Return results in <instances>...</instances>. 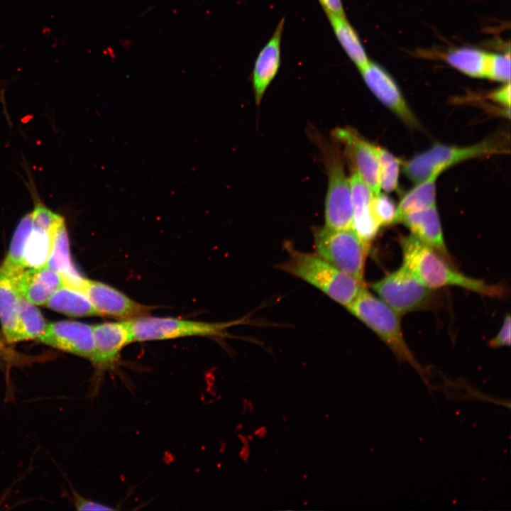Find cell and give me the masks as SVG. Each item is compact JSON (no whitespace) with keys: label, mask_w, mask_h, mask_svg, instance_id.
<instances>
[{"label":"cell","mask_w":511,"mask_h":511,"mask_svg":"<svg viewBox=\"0 0 511 511\" xmlns=\"http://www.w3.org/2000/svg\"><path fill=\"white\" fill-rule=\"evenodd\" d=\"M94 353L91 360L97 369L112 368L122 348L131 343L126 320L92 325Z\"/></svg>","instance_id":"13"},{"label":"cell","mask_w":511,"mask_h":511,"mask_svg":"<svg viewBox=\"0 0 511 511\" xmlns=\"http://www.w3.org/2000/svg\"><path fill=\"white\" fill-rule=\"evenodd\" d=\"M41 342L83 358H92L94 338L91 325L60 321L47 324L44 333L38 339Z\"/></svg>","instance_id":"12"},{"label":"cell","mask_w":511,"mask_h":511,"mask_svg":"<svg viewBox=\"0 0 511 511\" xmlns=\"http://www.w3.org/2000/svg\"><path fill=\"white\" fill-rule=\"evenodd\" d=\"M324 159L328 174V189L325 199V227L331 229L353 228V206L349 180L336 147H324Z\"/></svg>","instance_id":"8"},{"label":"cell","mask_w":511,"mask_h":511,"mask_svg":"<svg viewBox=\"0 0 511 511\" xmlns=\"http://www.w3.org/2000/svg\"><path fill=\"white\" fill-rule=\"evenodd\" d=\"M489 97L495 102L509 109L510 106V82H505L502 87L492 92Z\"/></svg>","instance_id":"32"},{"label":"cell","mask_w":511,"mask_h":511,"mask_svg":"<svg viewBox=\"0 0 511 511\" xmlns=\"http://www.w3.org/2000/svg\"><path fill=\"white\" fill-rule=\"evenodd\" d=\"M32 214L25 215L19 221L2 266V272L10 279L21 273L26 268L23 264L25 245L32 230Z\"/></svg>","instance_id":"24"},{"label":"cell","mask_w":511,"mask_h":511,"mask_svg":"<svg viewBox=\"0 0 511 511\" xmlns=\"http://www.w3.org/2000/svg\"><path fill=\"white\" fill-rule=\"evenodd\" d=\"M79 290L86 295L99 316L129 320L146 316L153 309L99 281L83 278Z\"/></svg>","instance_id":"9"},{"label":"cell","mask_w":511,"mask_h":511,"mask_svg":"<svg viewBox=\"0 0 511 511\" xmlns=\"http://www.w3.org/2000/svg\"><path fill=\"white\" fill-rule=\"evenodd\" d=\"M75 505L78 510H113L114 508L75 495Z\"/></svg>","instance_id":"33"},{"label":"cell","mask_w":511,"mask_h":511,"mask_svg":"<svg viewBox=\"0 0 511 511\" xmlns=\"http://www.w3.org/2000/svg\"><path fill=\"white\" fill-rule=\"evenodd\" d=\"M486 77L490 79L507 82L510 79V55L507 53H489Z\"/></svg>","instance_id":"29"},{"label":"cell","mask_w":511,"mask_h":511,"mask_svg":"<svg viewBox=\"0 0 511 511\" xmlns=\"http://www.w3.org/2000/svg\"><path fill=\"white\" fill-rule=\"evenodd\" d=\"M440 174L433 173L417 182L403 196L397 207L395 224L400 222L407 214L436 206V181Z\"/></svg>","instance_id":"20"},{"label":"cell","mask_w":511,"mask_h":511,"mask_svg":"<svg viewBox=\"0 0 511 511\" xmlns=\"http://www.w3.org/2000/svg\"><path fill=\"white\" fill-rule=\"evenodd\" d=\"M349 182L353 213V229L364 241L370 244L380 228L371 211V202L374 194L354 171Z\"/></svg>","instance_id":"16"},{"label":"cell","mask_w":511,"mask_h":511,"mask_svg":"<svg viewBox=\"0 0 511 511\" xmlns=\"http://www.w3.org/2000/svg\"><path fill=\"white\" fill-rule=\"evenodd\" d=\"M19 321L23 340L38 339L47 326L40 310L20 294Z\"/></svg>","instance_id":"26"},{"label":"cell","mask_w":511,"mask_h":511,"mask_svg":"<svg viewBox=\"0 0 511 511\" xmlns=\"http://www.w3.org/2000/svg\"><path fill=\"white\" fill-rule=\"evenodd\" d=\"M397 207L385 193L375 194L371 202L373 215L380 227L395 224Z\"/></svg>","instance_id":"28"},{"label":"cell","mask_w":511,"mask_h":511,"mask_svg":"<svg viewBox=\"0 0 511 511\" xmlns=\"http://www.w3.org/2000/svg\"><path fill=\"white\" fill-rule=\"evenodd\" d=\"M326 13L346 16L341 0H318Z\"/></svg>","instance_id":"34"},{"label":"cell","mask_w":511,"mask_h":511,"mask_svg":"<svg viewBox=\"0 0 511 511\" xmlns=\"http://www.w3.org/2000/svg\"><path fill=\"white\" fill-rule=\"evenodd\" d=\"M126 321L131 343L187 336H223L226 334L227 329L245 322L244 319H239L221 323H209L148 315Z\"/></svg>","instance_id":"5"},{"label":"cell","mask_w":511,"mask_h":511,"mask_svg":"<svg viewBox=\"0 0 511 511\" xmlns=\"http://www.w3.org/2000/svg\"><path fill=\"white\" fill-rule=\"evenodd\" d=\"M52 242L46 266L67 278L79 275L72 263L65 219L51 231Z\"/></svg>","instance_id":"22"},{"label":"cell","mask_w":511,"mask_h":511,"mask_svg":"<svg viewBox=\"0 0 511 511\" xmlns=\"http://www.w3.org/2000/svg\"><path fill=\"white\" fill-rule=\"evenodd\" d=\"M0 321L8 342L23 340L19 321V293L0 268Z\"/></svg>","instance_id":"18"},{"label":"cell","mask_w":511,"mask_h":511,"mask_svg":"<svg viewBox=\"0 0 511 511\" xmlns=\"http://www.w3.org/2000/svg\"><path fill=\"white\" fill-rule=\"evenodd\" d=\"M489 53L473 47L449 51L445 60L454 68L473 77H486Z\"/></svg>","instance_id":"23"},{"label":"cell","mask_w":511,"mask_h":511,"mask_svg":"<svg viewBox=\"0 0 511 511\" xmlns=\"http://www.w3.org/2000/svg\"><path fill=\"white\" fill-rule=\"evenodd\" d=\"M288 258L278 268L324 292L336 302L348 306L365 287L364 282L336 268L317 253L300 252L287 244Z\"/></svg>","instance_id":"2"},{"label":"cell","mask_w":511,"mask_h":511,"mask_svg":"<svg viewBox=\"0 0 511 511\" xmlns=\"http://www.w3.org/2000/svg\"><path fill=\"white\" fill-rule=\"evenodd\" d=\"M11 280L18 292L35 305H44L65 285L62 275L46 265L26 268Z\"/></svg>","instance_id":"15"},{"label":"cell","mask_w":511,"mask_h":511,"mask_svg":"<svg viewBox=\"0 0 511 511\" xmlns=\"http://www.w3.org/2000/svg\"><path fill=\"white\" fill-rule=\"evenodd\" d=\"M285 18L278 23L273 34L259 52L252 72V84L256 104L276 76L281 63V41Z\"/></svg>","instance_id":"14"},{"label":"cell","mask_w":511,"mask_h":511,"mask_svg":"<svg viewBox=\"0 0 511 511\" xmlns=\"http://www.w3.org/2000/svg\"><path fill=\"white\" fill-rule=\"evenodd\" d=\"M411 234L452 264L436 206L405 215L400 221Z\"/></svg>","instance_id":"17"},{"label":"cell","mask_w":511,"mask_h":511,"mask_svg":"<svg viewBox=\"0 0 511 511\" xmlns=\"http://www.w3.org/2000/svg\"><path fill=\"white\" fill-rule=\"evenodd\" d=\"M399 241L403 265L432 290L456 286L492 297L501 298L506 295V289L501 285L488 284L457 271L451 263L412 234L400 237Z\"/></svg>","instance_id":"1"},{"label":"cell","mask_w":511,"mask_h":511,"mask_svg":"<svg viewBox=\"0 0 511 511\" xmlns=\"http://www.w3.org/2000/svg\"><path fill=\"white\" fill-rule=\"evenodd\" d=\"M1 343H0V349H1Z\"/></svg>","instance_id":"35"},{"label":"cell","mask_w":511,"mask_h":511,"mask_svg":"<svg viewBox=\"0 0 511 511\" xmlns=\"http://www.w3.org/2000/svg\"><path fill=\"white\" fill-rule=\"evenodd\" d=\"M334 137L344 145L346 153L352 162L353 171L368 186L374 195L378 194L380 187L375 145L348 128L336 129Z\"/></svg>","instance_id":"11"},{"label":"cell","mask_w":511,"mask_h":511,"mask_svg":"<svg viewBox=\"0 0 511 511\" xmlns=\"http://www.w3.org/2000/svg\"><path fill=\"white\" fill-rule=\"evenodd\" d=\"M336 39L348 57L361 70L370 60L356 30L346 16L326 13Z\"/></svg>","instance_id":"21"},{"label":"cell","mask_w":511,"mask_h":511,"mask_svg":"<svg viewBox=\"0 0 511 511\" xmlns=\"http://www.w3.org/2000/svg\"><path fill=\"white\" fill-rule=\"evenodd\" d=\"M504 151L505 146L499 141L490 139L466 147L436 144L407 161L403 170L416 184L462 161Z\"/></svg>","instance_id":"6"},{"label":"cell","mask_w":511,"mask_h":511,"mask_svg":"<svg viewBox=\"0 0 511 511\" xmlns=\"http://www.w3.org/2000/svg\"><path fill=\"white\" fill-rule=\"evenodd\" d=\"M51 242V233L32 228L23 251L24 268H38L45 266L50 254Z\"/></svg>","instance_id":"25"},{"label":"cell","mask_w":511,"mask_h":511,"mask_svg":"<svg viewBox=\"0 0 511 511\" xmlns=\"http://www.w3.org/2000/svg\"><path fill=\"white\" fill-rule=\"evenodd\" d=\"M359 71L367 87L382 104L410 127L419 126L418 121L399 87L387 70L369 60Z\"/></svg>","instance_id":"10"},{"label":"cell","mask_w":511,"mask_h":511,"mask_svg":"<svg viewBox=\"0 0 511 511\" xmlns=\"http://www.w3.org/2000/svg\"><path fill=\"white\" fill-rule=\"evenodd\" d=\"M31 214L33 228L48 233L64 219L42 204H38Z\"/></svg>","instance_id":"30"},{"label":"cell","mask_w":511,"mask_h":511,"mask_svg":"<svg viewBox=\"0 0 511 511\" xmlns=\"http://www.w3.org/2000/svg\"><path fill=\"white\" fill-rule=\"evenodd\" d=\"M510 315L507 314L503 320L502 326L496 336L489 341L493 348L510 346Z\"/></svg>","instance_id":"31"},{"label":"cell","mask_w":511,"mask_h":511,"mask_svg":"<svg viewBox=\"0 0 511 511\" xmlns=\"http://www.w3.org/2000/svg\"><path fill=\"white\" fill-rule=\"evenodd\" d=\"M380 299L400 316L427 307L432 289L424 285L405 265L370 285Z\"/></svg>","instance_id":"7"},{"label":"cell","mask_w":511,"mask_h":511,"mask_svg":"<svg viewBox=\"0 0 511 511\" xmlns=\"http://www.w3.org/2000/svg\"><path fill=\"white\" fill-rule=\"evenodd\" d=\"M314 239L317 254L339 270L364 282V268L370 244L353 228H317L314 231Z\"/></svg>","instance_id":"4"},{"label":"cell","mask_w":511,"mask_h":511,"mask_svg":"<svg viewBox=\"0 0 511 511\" xmlns=\"http://www.w3.org/2000/svg\"><path fill=\"white\" fill-rule=\"evenodd\" d=\"M379 165L380 187L385 192L395 190L398 186L401 160L387 150L375 145Z\"/></svg>","instance_id":"27"},{"label":"cell","mask_w":511,"mask_h":511,"mask_svg":"<svg viewBox=\"0 0 511 511\" xmlns=\"http://www.w3.org/2000/svg\"><path fill=\"white\" fill-rule=\"evenodd\" d=\"M44 305L71 317L99 316L97 310L81 290L66 284L58 288Z\"/></svg>","instance_id":"19"},{"label":"cell","mask_w":511,"mask_h":511,"mask_svg":"<svg viewBox=\"0 0 511 511\" xmlns=\"http://www.w3.org/2000/svg\"><path fill=\"white\" fill-rule=\"evenodd\" d=\"M348 311L373 331L400 361L410 363L422 378L424 369L410 350L402 331L400 315L366 287L346 307Z\"/></svg>","instance_id":"3"}]
</instances>
